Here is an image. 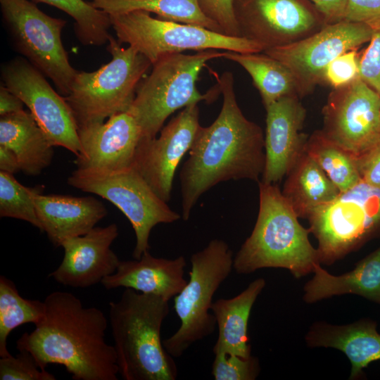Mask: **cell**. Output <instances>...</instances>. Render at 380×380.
I'll return each instance as SVG.
<instances>
[{"label": "cell", "mask_w": 380, "mask_h": 380, "mask_svg": "<svg viewBox=\"0 0 380 380\" xmlns=\"http://www.w3.org/2000/svg\"><path fill=\"white\" fill-rule=\"evenodd\" d=\"M224 52L210 49L194 54L168 53L152 64L150 75L139 84L127 110L139 125L141 139L156 137L166 119L176 110L215 99L217 91L202 94L196 82L207 62L222 58Z\"/></svg>", "instance_id": "cell-5"}, {"label": "cell", "mask_w": 380, "mask_h": 380, "mask_svg": "<svg viewBox=\"0 0 380 380\" xmlns=\"http://www.w3.org/2000/svg\"><path fill=\"white\" fill-rule=\"evenodd\" d=\"M109 16L118 41L137 49L152 64L163 55L185 51H263L260 44L246 38L230 37L198 25L153 18L146 11Z\"/></svg>", "instance_id": "cell-10"}, {"label": "cell", "mask_w": 380, "mask_h": 380, "mask_svg": "<svg viewBox=\"0 0 380 380\" xmlns=\"http://www.w3.org/2000/svg\"><path fill=\"white\" fill-rule=\"evenodd\" d=\"M305 151L340 192L352 188L362 180L357 158L329 140L321 129L308 137Z\"/></svg>", "instance_id": "cell-29"}, {"label": "cell", "mask_w": 380, "mask_h": 380, "mask_svg": "<svg viewBox=\"0 0 380 380\" xmlns=\"http://www.w3.org/2000/svg\"><path fill=\"white\" fill-rule=\"evenodd\" d=\"M16 356L12 355L0 359V380H55L53 374L41 369L32 355L19 350Z\"/></svg>", "instance_id": "cell-34"}, {"label": "cell", "mask_w": 380, "mask_h": 380, "mask_svg": "<svg viewBox=\"0 0 380 380\" xmlns=\"http://www.w3.org/2000/svg\"><path fill=\"white\" fill-rule=\"evenodd\" d=\"M4 23L15 50L67 96L77 73L61 39L66 25L29 0H0Z\"/></svg>", "instance_id": "cell-11"}, {"label": "cell", "mask_w": 380, "mask_h": 380, "mask_svg": "<svg viewBox=\"0 0 380 380\" xmlns=\"http://www.w3.org/2000/svg\"><path fill=\"white\" fill-rule=\"evenodd\" d=\"M119 234L115 223L95 227L87 234L64 241V255L49 274L57 283L72 288H88L115 273L120 260L111 249Z\"/></svg>", "instance_id": "cell-17"}, {"label": "cell", "mask_w": 380, "mask_h": 380, "mask_svg": "<svg viewBox=\"0 0 380 380\" xmlns=\"http://www.w3.org/2000/svg\"><path fill=\"white\" fill-rule=\"evenodd\" d=\"M82 153L77 168L119 170L133 166L141 129L129 111L113 115L106 121L78 128Z\"/></svg>", "instance_id": "cell-19"}, {"label": "cell", "mask_w": 380, "mask_h": 380, "mask_svg": "<svg viewBox=\"0 0 380 380\" xmlns=\"http://www.w3.org/2000/svg\"><path fill=\"white\" fill-rule=\"evenodd\" d=\"M374 28L343 20L327 24L316 32L293 43L267 49L266 54L279 61L293 74L300 97L311 93L322 82L327 66L341 54L369 42Z\"/></svg>", "instance_id": "cell-13"}, {"label": "cell", "mask_w": 380, "mask_h": 380, "mask_svg": "<svg viewBox=\"0 0 380 380\" xmlns=\"http://www.w3.org/2000/svg\"><path fill=\"white\" fill-rule=\"evenodd\" d=\"M234 0H198L204 14L215 23L222 33L241 37L234 11Z\"/></svg>", "instance_id": "cell-36"}, {"label": "cell", "mask_w": 380, "mask_h": 380, "mask_svg": "<svg viewBox=\"0 0 380 380\" xmlns=\"http://www.w3.org/2000/svg\"><path fill=\"white\" fill-rule=\"evenodd\" d=\"M45 312L34 329L17 341L38 366H63L75 380H118L116 353L106 338L108 319L96 307H85L74 294L56 291L44 300Z\"/></svg>", "instance_id": "cell-2"}, {"label": "cell", "mask_w": 380, "mask_h": 380, "mask_svg": "<svg viewBox=\"0 0 380 380\" xmlns=\"http://www.w3.org/2000/svg\"><path fill=\"white\" fill-rule=\"evenodd\" d=\"M160 296L125 289L108 304V317L119 375L125 380H175L178 370L161 341L170 312Z\"/></svg>", "instance_id": "cell-3"}, {"label": "cell", "mask_w": 380, "mask_h": 380, "mask_svg": "<svg viewBox=\"0 0 380 380\" xmlns=\"http://www.w3.org/2000/svg\"><path fill=\"white\" fill-rule=\"evenodd\" d=\"M359 77L360 57L355 49L341 54L327 66L322 82L336 89L350 84Z\"/></svg>", "instance_id": "cell-35"}, {"label": "cell", "mask_w": 380, "mask_h": 380, "mask_svg": "<svg viewBox=\"0 0 380 380\" xmlns=\"http://www.w3.org/2000/svg\"><path fill=\"white\" fill-rule=\"evenodd\" d=\"M0 146L11 150L20 171L31 176L41 174L53 156L54 146L31 113L24 109L1 116Z\"/></svg>", "instance_id": "cell-25"}, {"label": "cell", "mask_w": 380, "mask_h": 380, "mask_svg": "<svg viewBox=\"0 0 380 380\" xmlns=\"http://www.w3.org/2000/svg\"><path fill=\"white\" fill-rule=\"evenodd\" d=\"M54 6L75 21L77 38L86 46H101L108 42L110 16L85 0H37Z\"/></svg>", "instance_id": "cell-31"}, {"label": "cell", "mask_w": 380, "mask_h": 380, "mask_svg": "<svg viewBox=\"0 0 380 380\" xmlns=\"http://www.w3.org/2000/svg\"><path fill=\"white\" fill-rule=\"evenodd\" d=\"M1 78L11 91L30 110L53 146H61L76 157L82 153L78 127L64 96L46 77L23 57L13 58L1 68Z\"/></svg>", "instance_id": "cell-12"}, {"label": "cell", "mask_w": 380, "mask_h": 380, "mask_svg": "<svg viewBox=\"0 0 380 380\" xmlns=\"http://www.w3.org/2000/svg\"><path fill=\"white\" fill-rule=\"evenodd\" d=\"M320 264L331 265L380 238V189L361 180L316 208L307 219Z\"/></svg>", "instance_id": "cell-7"}, {"label": "cell", "mask_w": 380, "mask_h": 380, "mask_svg": "<svg viewBox=\"0 0 380 380\" xmlns=\"http://www.w3.org/2000/svg\"><path fill=\"white\" fill-rule=\"evenodd\" d=\"M184 256L167 259L145 252L139 259L120 260L115 273L101 284L106 289L120 287L160 296L167 300L179 294L187 283Z\"/></svg>", "instance_id": "cell-21"}, {"label": "cell", "mask_w": 380, "mask_h": 380, "mask_svg": "<svg viewBox=\"0 0 380 380\" xmlns=\"http://www.w3.org/2000/svg\"><path fill=\"white\" fill-rule=\"evenodd\" d=\"M377 323L363 318L344 325L315 322L305 335L310 348H331L343 353L351 364L350 380L362 379L363 369L380 360V334Z\"/></svg>", "instance_id": "cell-22"}, {"label": "cell", "mask_w": 380, "mask_h": 380, "mask_svg": "<svg viewBox=\"0 0 380 380\" xmlns=\"http://www.w3.org/2000/svg\"><path fill=\"white\" fill-rule=\"evenodd\" d=\"M357 163L362 180L380 189V141Z\"/></svg>", "instance_id": "cell-39"}, {"label": "cell", "mask_w": 380, "mask_h": 380, "mask_svg": "<svg viewBox=\"0 0 380 380\" xmlns=\"http://www.w3.org/2000/svg\"><path fill=\"white\" fill-rule=\"evenodd\" d=\"M323 15L327 24L344 20L347 0H309Z\"/></svg>", "instance_id": "cell-40"}, {"label": "cell", "mask_w": 380, "mask_h": 380, "mask_svg": "<svg viewBox=\"0 0 380 380\" xmlns=\"http://www.w3.org/2000/svg\"><path fill=\"white\" fill-rule=\"evenodd\" d=\"M259 211L251 235L234 257L233 268L246 274L267 267L286 269L296 279L321 265L309 229L284 197L277 184L258 182Z\"/></svg>", "instance_id": "cell-4"}, {"label": "cell", "mask_w": 380, "mask_h": 380, "mask_svg": "<svg viewBox=\"0 0 380 380\" xmlns=\"http://www.w3.org/2000/svg\"><path fill=\"white\" fill-rule=\"evenodd\" d=\"M108 15L136 11L155 13L160 18L203 27L222 33L220 27L201 9L198 0H88Z\"/></svg>", "instance_id": "cell-28"}, {"label": "cell", "mask_w": 380, "mask_h": 380, "mask_svg": "<svg viewBox=\"0 0 380 380\" xmlns=\"http://www.w3.org/2000/svg\"><path fill=\"white\" fill-rule=\"evenodd\" d=\"M344 20L380 27V0H347Z\"/></svg>", "instance_id": "cell-38"}, {"label": "cell", "mask_w": 380, "mask_h": 380, "mask_svg": "<svg viewBox=\"0 0 380 380\" xmlns=\"http://www.w3.org/2000/svg\"><path fill=\"white\" fill-rule=\"evenodd\" d=\"M44 301L27 299L21 296L13 281L0 277V357L11 354L7 348L11 332L27 323H38L44 317Z\"/></svg>", "instance_id": "cell-30"}, {"label": "cell", "mask_w": 380, "mask_h": 380, "mask_svg": "<svg viewBox=\"0 0 380 380\" xmlns=\"http://www.w3.org/2000/svg\"><path fill=\"white\" fill-rule=\"evenodd\" d=\"M265 108V164L260 182L277 184L305 150L308 137L301 130L306 110L296 95L282 97Z\"/></svg>", "instance_id": "cell-18"}, {"label": "cell", "mask_w": 380, "mask_h": 380, "mask_svg": "<svg viewBox=\"0 0 380 380\" xmlns=\"http://www.w3.org/2000/svg\"><path fill=\"white\" fill-rule=\"evenodd\" d=\"M322 115V133L357 159L380 141V94L360 77L332 89Z\"/></svg>", "instance_id": "cell-14"}, {"label": "cell", "mask_w": 380, "mask_h": 380, "mask_svg": "<svg viewBox=\"0 0 380 380\" xmlns=\"http://www.w3.org/2000/svg\"><path fill=\"white\" fill-rule=\"evenodd\" d=\"M304 286L303 300L312 304L335 296L355 294L380 305V246L350 272L334 275L317 265Z\"/></svg>", "instance_id": "cell-23"}, {"label": "cell", "mask_w": 380, "mask_h": 380, "mask_svg": "<svg viewBox=\"0 0 380 380\" xmlns=\"http://www.w3.org/2000/svg\"><path fill=\"white\" fill-rule=\"evenodd\" d=\"M222 58L238 63L250 75L265 107L284 96L296 95L300 97L298 84L292 72L281 62L263 51H224Z\"/></svg>", "instance_id": "cell-27"}, {"label": "cell", "mask_w": 380, "mask_h": 380, "mask_svg": "<svg viewBox=\"0 0 380 380\" xmlns=\"http://www.w3.org/2000/svg\"><path fill=\"white\" fill-rule=\"evenodd\" d=\"M216 78L223 96L220 112L210 125L199 127L179 174L185 221L210 189L231 179L259 182L265 167L262 130L240 109L232 73L226 71Z\"/></svg>", "instance_id": "cell-1"}, {"label": "cell", "mask_w": 380, "mask_h": 380, "mask_svg": "<svg viewBox=\"0 0 380 380\" xmlns=\"http://www.w3.org/2000/svg\"><path fill=\"white\" fill-rule=\"evenodd\" d=\"M265 284V279H256L236 296L213 303L211 311L218 327L217 338L213 348L214 354L235 355L243 358L252 355L248 336V320Z\"/></svg>", "instance_id": "cell-24"}, {"label": "cell", "mask_w": 380, "mask_h": 380, "mask_svg": "<svg viewBox=\"0 0 380 380\" xmlns=\"http://www.w3.org/2000/svg\"><path fill=\"white\" fill-rule=\"evenodd\" d=\"M360 58V77L380 94V27Z\"/></svg>", "instance_id": "cell-37"}, {"label": "cell", "mask_w": 380, "mask_h": 380, "mask_svg": "<svg viewBox=\"0 0 380 380\" xmlns=\"http://www.w3.org/2000/svg\"><path fill=\"white\" fill-rule=\"evenodd\" d=\"M189 280L174 297V309L181 324L177 331L163 341L173 357L182 356L194 343L212 334L216 320L211 310L213 296L229 277L234 256L223 240L213 239L191 257Z\"/></svg>", "instance_id": "cell-8"}, {"label": "cell", "mask_w": 380, "mask_h": 380, "mask_svg": "<svg viewBox=\"0 0 380 380\" xmlns=\"http://www.w3.org/2000/svg\"><path fill=\"white\" fill-rule=\"evenodd\" d=\"M234 11L240 37L263 51L293 43L327 25L307 0H234Z\"/></svg>", "instance_id": "cell-15"}, {"label": "cell", "mask_w": 380, "mask_h": 380, "mask_svg": "<svg viewBox=\"0 0 380 380\" xmlns=\"http://www.w3.org/2000/svg\"><path fill=\"white\" fill-rule=\"evenodd\" d=\"M286 177L281 193L298 218L308 219L313 210L340 193L305 150Z\"/></svg>", "instance_id": "cell-26"}, {"label": "cell", "mask_w": 380, "mask_h": 380, "mask_svg": "<svg viewBox=\"0 0 380 380\" xmlns=\"http://www.w3.org/2000/svg\"><path fill=\"white\" fill-rule=\"evenodd\" d=\"M43 191V186L27 187L13 175L0 171V217L25 221L41 229L34 197Z\"/></svg>", "instance_id": "cell-32"}, {"label": "cell", "mask_w": 380, "mask_h": 380, "mask_svg": "<svg viewBox=\"0 0 380 380\" xmlns=\"http://www.w3.org/2000/svg\"><path fill=\"white\" fill-rule=\"evenodd\" d=\"M23 101L4 84L0 87V116L23 110Z\"/></svg>", "instance_id": "cell-41"}, {"label": "cell", "mask_w": 380, "mask_h": 380, "mask_svg": "<svg viewBox=\"0 0 380 380\" xmlns=\"http://www.w3.org/2000/svg\"><path fill=\"white\" fill-rule=\"evenodd\" d=\"M259 360L255 356L243 358L235 355L215 354L212 374L215 380H254L259 375Z\"/></svg>", "instance_id": "cell-33"}, {"label": "cell", "mask_w": 380, "mask_h": 380, "mask_svg": "<svg viewBox=\"0 0 380 380\" xmlns=\"http://www.w3.org/2000/svg\"><path fill=\"white\" fill-rule=\"evenodd\" d=\"M201 127L197 103L183 108L161 129L158 137L141 139L133 166L165 202L171 198L174 176Z\"/></svg>", "instance_id": "cell-16"}, {"label": "cell", "mask_w": 380, "mask_h": 380, "mask_svg": "<svg viewBox=\"0 0 380 380\" xmlns=\"http://www.w3.org/2000/svg\"><path fill=\"white\" fill-rule=\"evenodd\" d=\"M34 203L40 231L56 247L68 239L87 234L108 214L103 203L93 196L39 193Z\"/></svg>", "instance_id": "cell-20"}, {"label": "cell", "mask_w": 380, "mask_h": 380, "mask_svg": "<svg viewBox=\"0 0 380 380\" xmlns=\"http://www.w3.org/2000/svg\"><path fill=\"white\" fill-rule=\"evenodd\" d=\"M67 182L74 188L108 200L126 216L136 236L134 259H139L149 251L150 234L155 226L181 218L153 191L134 166L119 170L77 168Z\"/></svg>", "instance_id": "cell-9"}, {"label": "cell", "mask_w": 380, "mask_h": 380, "mask_svg": "<svg viewBox=\"0 0 380 380\" xmlns=\"http://www.w3.org/2000/svg\"><path fill=\"white\" fill-rule=\"evenodd\" d=\"M0 170L14 175L20 170L17 157L14 153L0 146Z\"/></svg>", "instance_id": "cell-42"}, {"label": "cell", "mask_w": 380, "mask_h": 380, "mask_svg": "<svg viewBox=\"0 0 380 380\" xmlns=\"http://www.w3.org/2000/svg\"><path fill=\"white\" fill-rule=\"evenodd\" d=\"M107 50L110 61L93 72L77 71L64 96L78 128L127 111L139 82L152 66L146 56L130 46L122 47L112 35Z\"/></svg>", "instance_id": "cell-6"}]
</instances>
